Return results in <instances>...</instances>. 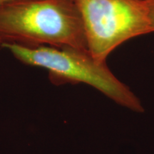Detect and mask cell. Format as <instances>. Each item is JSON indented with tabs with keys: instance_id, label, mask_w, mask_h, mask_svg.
Returning a JSON list of instances; mask_svg holds the SVG:
<instances>
[{
	"instance_id": "obj_1",
	"label": "cell",
	"mask_w": 154,
	"mask_h": 154,
	"mask_svg": "<svg viewBox=\"0 0 154 154\" xmlns=\"http://www.w3.org/2000/svg\"><path fill=\"white\" fill-rule=\"evenodd\" d=\"M88 50L84 24L73 0H12L0 6V46Z\"/></svg>"
},
{
	"instance_id": "obj_2",
	"label": "cell",
	"mask_w": 154,
	"mask_h": 154,
	"mask_svg": "<svg viewBox=\"0 0 154 154\" xmlns=\"http://www.w3.org/2000/svg\"><path fill=\"white\" fill-rule=\"evenodd\" d=\"M0 47L24 64L47 70L54 85L87 84L121 106L134 112H143L140 99L129 87L115 76L106 63L94 59L88 50L45 46L27 47L15 44H3Z\"/></svg>"
},
{
	"instance_id": "obj_3",
	"label": "cell",
	"mask_w": 154,
	"mask_h": 154,
	"mask_svg": "<svg viewBox=\"0 0 154 154\" xmlns=\"http://www.w3.org/2000/svg\"><path fill=\"white\" fill-rule=\"evenodd\" d=\"M82 17L88 50L100 63L125 42L152 33L145 0H73Z\"/></svg>"
},
{
	"instance_id": "obj_4",
	"label": "cell",
	"mask_w": 154,
	"mask_h": 154,
	"mask_svg": "<svg viewBox=\"0 0 154 154\" xmlns=\"http://www.w3.org/2000/svg\"><path fill=\"white\" fill-rule=\"evenodd\" d=\"M145 2L150 26L154 32V0H145Z\"/></svg>"
},
{
	"instance_id": "obj_5",
	"label": "cell",
	"mask_w": 154,
	"mask_h": 154,
	"mask_svg": "<svg viewBox=\"0 0 154 154\" xmlns=\"http://www.w3.org/2000/svg\"><path fill=\"white\" fill-rule=\"evenodd\" d=\"M9 1H12V0H0V6L6 2H8Z\"/></svg>"
}]
</instances>
